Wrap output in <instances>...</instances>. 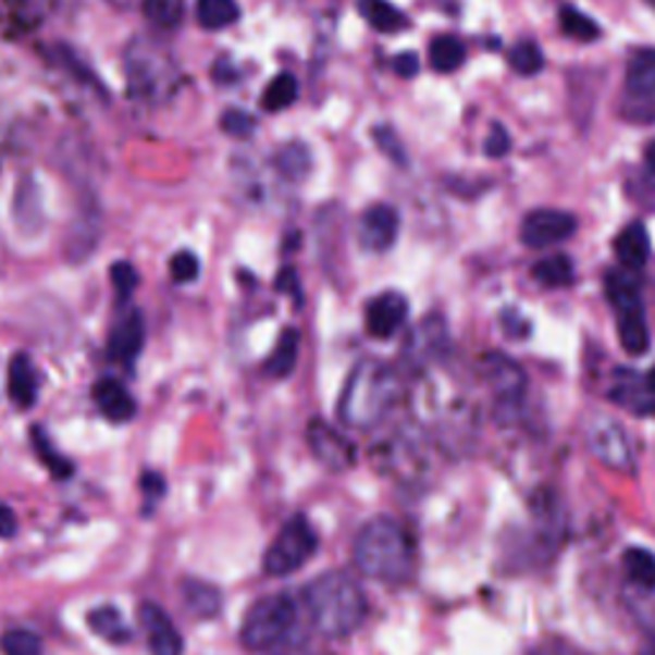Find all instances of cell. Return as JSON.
<instances>
[{"label":"cell","instance_id":"cell-37","mask_svg":"<svg viewBox=\"0 0 655 655\" xmlns=\"http://www.w3.org/2000/svg\"><path fill=\"white\" fill-rule=\"evenodd\" d=\"M509 64H512V70L518 72V75H537V72L543 70L545 57L541 52V47L533 41H520L515 44L512 52H509Z\"/></svg>","mask_w":655,"mask_h":655},{"label":"cell","instance_id":"cell-31","mask_svg":"<svg viewBox=\"0 0 655 655\" xmlns=\"http://www.w3.org/2000/svg\"><path fill=\"white\" fill-rule=\"evenodd\" d=\"M297 79L289 75V72H282V75L272 77V83L264 87V92H261V108L269 113L276 111H285L297 100Z\"/></svg>","mask_w":655,"mask_h":655},{"label":"cell","instance_id":"cell-38","mask_svg":"<svg viewBox=\"0 0 655 655\" xmlns=\"http://www.w3.org/2000/svg\"><path fill=\"white\" fill-rule=\"evenodd\" d=\"M5 655H44L41 640L28 630H11L0 640Z\"/></svg>","mask_w":655,"mask_h":655},{"label":"cell","instance_id":"cell-14","mask_svg":"<svg viewBox=\"0 0 655 655\" xmlns=\"http://www.w3.org/2000/svg\"><path fill=\"white\" fill-rule=\"evenodd\" d=\"M399 215L392 206H371L359 218V242L369 251H390L397 242Z\"/></svg>","mask_w":655,"mask_h":655},{"label":"cell","instance_id":"cell-2","mask_svg":"<svg viewBox=\"0 0 655 655\" xmlns=\"http://www.w3.org/2000/svg\"><path fill=\"white\" fill-rule=\"evenodd\" d=\"M399 399V376L395 367L380 359H363L354 367L338 399V418L348 428L380 425Z\"/></svg>","mask_w":655,"mask_h":655},{"label":"cell","instance_id":"cell-11","mask_svg":"<svg viewBox=\"0 0 655 655\" xmlns=\"http://www.w3.org/2000/svg\"><path fill=\"white\" fill-rule=\"evenodd\" d=\"M308 446L312 456L333 471H346L356 464L354 443L320 418H312L308 423Z\"/></svg>","mask_w":655,"mask_h":655},{"label":"cell","instance_id":"cell-39","mask_svg":"<svg viewBox=\"0 0 655 655\" xmlns=\"http://www.w3.org/2000/svg\"><path fill=\"white\" fill-rule=\"evenodd\" d=\"M170 274L174 282H180V285H187V282H195L200 274V261L195 257L193 251H180L174 254L170 261Z\"/></svg>","mask_w":655,"mask_h":655},{"label":"cell","instance_id":"cell-12","mask_svg":"<svg viewBox=\"0 0 655 655\" xmlns=\"http://www.w3.org/2000/svg\"><path fill=\"white\" fill-rule=\"evenodd\" d=\"M138 625L147 632V645L151 655H182L185 653V640L174 628L172 617L155 602H144L138 607Z\"/></svg>","mask_w":655,"mask_h":655},{"label":"cell","instance_id":"cell-22","mask_svg":"<svg viewBox=\"0 0 655 655\" xmlns=\"http://www.w3.org/2000/svg\"><path fill=\"white\" fill-rule=\"evenodd\" d=\"M356 11L380 34H397L410 26L405 13L397 5H392L390 0H356Z\"/></svg>","mask_w":655,"mask_h":655},{"label":"cell","instance_id":"cell-46","mask_svg":"<svg viewBox=\"0 0 655 655\" xmlns=\"http://www.w3.org/2000/svg\"><path fill=\"white\" fill-rule=\"evenodd\" d=\"M395 72H397V75L403 77V79H412V77L420 72L418 54H412V52L397 54V57H395Z\"/></svg>","mask_w":655,"mask_h":655},{"label":"cell","instance_id":"cell-40","mask_svg":"<svg viewBox=\"0 0 655 655\" xmlns=\"http://www.w3.org/2000/svg\"><path fill=\"white\" fill-rule=\"evenodd\" d=\"M221 128L223 134H228L233 138H249L257 128V123L246 111H238V108H231L221 115Z\"/></svg>","mask_w":655,"mask_h":655},{"label":"cell","instance_id":"cell-10","mask_svg":"<svg viewBox=\"0 0 655 655\" xmlns=\"http://www.w3.org/2000/svg\"><path fill=\"white\" fill-rule=\"evenodd\" d=\"M484 380L502 407H518L526 399V371L505 354H486L482 361Z\"/></svg>","mask_w":655,"mask_h":655},{"label":"cell","instance_id":"cell-34","mask_svg":"<svg viewBox=\"0 0 655 655\" xmlns=\"http://www.w3.org/2000/svg\"><path fill=\"white\" fill-rule=\"evenodd\" d=\"M558 21H560V32H564L566 36H571V39L592 41V39H600V34H602V28L596 26L594 21L586 16V13L571 9V5L560 9Z\"/></svg>","mask_w":655,"mask_h":655},{"label":"cell","instance_id":"cell-6","mask_svg":"<svg viewBox=\"0 0 655 655\" xmlns=\"http://www.w3.org/2000/svg\"><path fill=\"white\" fill-rule=\"evenodd\" d=\"M607 297L617 316L620 344L630 356H643L651 348V328H647L645 305L638 282L625 272L607 274Z\"/></svg>","mask_w":655,"mask_h":655},{"label":"cell","instance_id":"cell-45","mask_svg":"<svg viewBox=\"0 0 655 655\" xmlns=\"http://www.w3.org/2000/svg\"><path fill=\"white\" fill-rule=\"evenodd\" d=\"M141 492L147 494L149 502H157L162 494L166 492V484L164 479L157 474V471H147V474L141 477Z\"/></svg>","mask_w":655,"mask_h":655},{"label":"cell","instance_id":"cell-50","mask_svg":"<svg viewBox=\"0 0 655 655\" xmlns=\"http://www.w3.org/2000/svg\"><path fill=\"white\" fill-rule=\"evenodd\" d=\"M274 655H308V653H300V651H285V653H274Z\"/></svg>","mask_w":655,"mask_h":655},{"label":"cell","instance_id":"cell-41","mask_svg":"<svg viewBox=\"0 0 655 655\" xmlns=\"http://www.w3.org/2000/svg\"><path fill=\"white\" fill-rule=\"evenodd\" d=\"M111 282L115 287V295H119L121 300H128V297L134 295V289L138 287V274L128 261H119V264H113L111 269Z\"/></svg>","mask_w":655,"mask_h":655},{"label":"cell","instance_id":"cell-18","mask_svg":"<svg viewBox=\"0 0 655 655\" xmlns=\"http://www.w3.org/2000/svg\"><path fill=\"white\" fill-rule=\"evenodd\" d=\"M39 371L28 354H16L9 367V397L16 410H32L39 399Z\"/></svg>","mask_w":655,"mask_h":655},{"label":"cell","instance_id":"cell-36","mask_svg":"<svg viewBox=\"0 0 655 655\" xmlns=\"http://www.w3.org/2000/svg\"><path fill=\"white\" fill-rule=\"evenodd\" d=\"M310 151L302 144H287L285 149L276 155V170L285 174L287 180H302L310 172Z\"/></svg>","mask_w":655,"mask_h":655},{"label":"cell","instance_id":"cell-24","mask_svg":"<svg viewBox=\"0 0 655 655\" xmlns=\"http://www.w3.org/2000/svg\"><path fill=\"white\" fill-rule=\"evenodd\" d=\"M87 625L96 632L98 638L108 640L113 645H123L131 640V630L123 615L115 607H98L92 613H87Z\"/></svg>","mask_w":655,"mask_h":655},{"label":"cell","instance_id":"cell-48","mask_svg":"<svg viewBox=\"0 0 655 655\" xmlns=\"http://www.w3.org/2000/svg\"><path fill=\"white\" fill-rule=\"evenodd\" d=\"M645 164H647V172H651L653 177H655V141L645 151Z\"/></svg>","mask_w":655,"mask_h":655},{"label":"cell","instance_id":"cell-49","mask_svg":"<svg viewBox=\"0 0 655 655\" xmlns=\"http://www.w3.org/2000/svg\"><path fill=\"white\" fill-rule=\"evenodd\" d=\"M638 655H655V632L651 638H645V643L640 645V653Z\"/></svg>","mask_w":655,"mask_h":655},{"label":"cell","instance_id":"cell-8","mask_svg":"<svg viewBox=\"0 0 655 655\" xmlns=\"http://www.w3.org/2000/svg\"><path fill=\"white\" fill-rule=\"evenodd\" d=\"M586 446L592 456L607 469L620 471V474H632L635 471V454L632 443L625 433V428L617 420L596 418L586 425Z\"/></svg>","mask_w":655,"mask_h":655},{"label":"cell","instance_id":"cell-44","mask_svg":"<svg viewBox=\"0 0 655 655\" xmlns=\"http://www.w3.org/2000/svg\"><path fill=\"white\" fill-rule=\"evenodd\" d=\"M528 655H581V653L577 651V647H571L569 643H564V640L545 638Z\"/></svg>","mask_w":655,"mask_h":655},{"label":"cell","instance_id":"cell-1","mask_svg":"<svg viewBox=\"0 0 655 655\" xmlns=\"http://www.w3.org/2000/svg\"><path fill=\"white\" fill-rule=\"evenodd\" d=\"M305 607L325 638H348L367 620V594L351 573L325 571L305 586Z\"/></svg>","mask_w":655,"mask_h":655},{"label":"cell","instance_id":"cell-28","mask_svg":"<svg viewBox=\"0 0 655 655\" xmlns=\"http://www.w3.org/2000/svg\"><path fill=\"white\" fill-rule=\"evenodd\" d=\"M198 21L202 28L208 32H221V28H228L242 16V9H238L236 0H198Z\"/></svg>","mask_w":655,"mask_h":655},{"label":"cell","instance_id":"cell-51","mask_svg":"<svg viewBox=\"0 0 655 655\" xmlns=\"http://www.w3.org/2000/svg\"><path fill=\"white\" fill-rule=\"evenodd\" d=\"M647 3H651V5H655V0H647Z\"/></svg>","mask_w":655,"mask_h":655},{"label":"cell","instance_id":"cell-27","mask_svg":"<svg viewBox=\"0 0 655 655\" xmlns=\"http://www.w3.org/2000/svg\"><path fill=\"white\" fill-rule=\"evenodd\" d=\"M625 83L632 96H655V49L632 57Z\"/></svg>","mask_w":655,"mask_h":655},{"label":"cell","instance_id":"cell-3","mask_svg":"<svg viewBox=\"0 0 655 655\" xmlns=\"http://www.w3.org/2000/svg\"><path fill=\"white\" fill-rule=\"evenodd\" d=\"M354 564L367 579L382 584H405L415 569L412 537L397 520H369L356 535Z\"/></svg>","mask_w":655,"mask_h":655},{"label":"cell","instance_id":"cell-7","mask_svg":"<svg viewBox=\"0 0 655 655\" xmlns=\"http://www.w3.org/2000/svg\"><path fill=\"white\" fill-rule=\"evenodd\" d=\"M318 551L316 530L302 515L287 520L264 553V571L269 577H289L302 569Z\"/></svg>","mask_w":655,"mask_h":655},{"label":"cell","instance_id":"cell-17","mask_svg":"<svg viewBox=\"0 0 655 655\" xmlns=\"http://www.w3.org/2000/svg\"><path fill=\"white\" fill-rule=\"evenodd\" d=\"M144 336H147V325L138 310H128L119 323L113 325L111 338H108V359L119 363H131L141 354Z\"/></svg>","mask_w":655,"mask_h":655},{"label":"cell","instance_id":"cell-47","mask_svg":"<svg viewBox=\"0 0 655 655\" xmlns=\"http://www.w3.org/2000/svg\"><path fill=\"white\" fill-rule=\"evenodd\" d=\"M18 533V520L16 512L9 505L0 502V537H13Z\"/></svg>","mask_w":655,"mask_h":655},{"label":"cell","instance_id":"cell-9","mask_svg":"<svg viewBox=\"0 0 655 655\" xmlns=\"http://www.w3.org/2000/svg\"><path fill=\"white\" fill-rule=\"evenodd\" d=\"M577 218L566 213V210H533V213L522 221L520 238L528 249H548V246H556L566 242V238H571L573 233H577Z\"/></svg>","mask_w":655,"mask_h":655},{"label":"cell","instance_id":"cell-16","mask_svg":"<svg viewBox=\"0 0 655 655\" xmlns=\"http://www.w3.org/2000/svg\"><path fill=\"white\" fill-rule=\"evenodd\" d=\"M615 405L628 407L638 415L655 412V382L638 371H617V380L609 390Z\"/></svg>","mask_w":655,"mask_h":655},{"label":"cell","instance_id":"cell-15","mask_svg":"<svg viewBox=\"0 0 655 655\" xmlns=\"http://www.w3.org/2000/svg\"><path fill=\"white\" fill-rule=\"evenodd\" d=\"M410 305L399 293H384L369 302L367 308V331L374 338L387 341L403 328Z\"/></svg>","mask_w":655,"mask_h":655},{"label":"cell","instance_id":"cell-19","mask_svg":"<svg viewBox=\"0 0 655 655\" xmlns=\"http://www.w3.org/2000/svg\"><path fill=\"white\" fill-rule=\"evenodd\" d=\"M92 399H96V407L111 423H128L136 415V399L131 397V392L121 382L108 380V376L96 382Z\"/></svg>","mask_w":655,"mask_h":655},{"label":"cell","instance_id":"cell-5","mask_svg":"<svg viewBox=\"0 0 655 655\" xmlns=\"http://www.w3.org/2000/svg\"><path fill=\"white\" fill-rule=\"evenodd\" d=\"M297 622V604L289 594H269L251 604L244 617L242 643L254 653L274 651L289 638Z\"/></svg>","mask_w":655,"mask_h":655},{"label":"cell","instance_id":"cell-4","mask_svg":"<svg viewBox=\"0 0 655 655\" xmlns=\"http://www.w3.org/2000/svg\"><path fill=\"white\" fill-rule=\"evenodd\" d=\"M123 70L131 98L141 106H162L180 83L177 64L170 49L151 36H136L123 52Z\"/></svg>","mask_w":655,"mask_h":655},{"label":"cell","instance_id":"cell-29","mask_svg":"<svg viewBox=\"0 0 655 655\" xmlns=\"http://www.w3.org/2000/svg\"><path fill=\"white\" fill-rule=\"evenodd\" d=\"M428 60H431V67L435 72L448 75V72H456L461 67L466 60V49L454 36H435L431 41V49H428Z\"/></svg>","mask_w":655,"mask_h":655},{"label":"cell","instance_id":"cell-23","mask_svg":"<svg viewBox=\"0 0 655 655\" xmlns=\"http://www.w3.org/2000/svg\"><path fill=\"white\" fill-rule=\"evenodd\" d=\"M297 356H300V333L287 328L282 333L280 341H276L274 351L269 354V359L264 363V371L272 380H285L297 367Z\"/></svg>","mask_w":655,"mask_h":655},{"label":"cell","instance_id":"cell-35","mask_svg":"<svg viewBox=\"0 0 655 655\" xmlns=\"http://www.w3.org/2000/svg\"><path fill=\"white\" fill-rule=\"evenodd\" d=\"M141 9L155 26L174 28L185 13V0H141Z\"/></svg>","mask_w":655,"mask_h":655},{"label":"cell","instance_id":"cell-33","mask_svg":"<svg viewBox=\"0 0 655 655\" xmlns=\"http://www.w3.org/2000/svg\"><path fill=\"white\" fill-rule=\"evenodd\" d=\"M32 438H34L36 454H39L41 464L49 469V474H52L54 479H70L72 471H75V466H72L67 456H62L60 450L52 446V441L47 438V433H44L41 428H34Z\"/></svg>","mask_w":655,"mask_h":655},{"label":"cell","instance_id":"cell-26","mask_svg":"<svg viewBox=\"0 0 655 655\" xmlns=\"http://www.w3.org/2000/svg\"><path fill=\"white\" fill-rule=\"evenodd\" d=\"M573 274H577V269H573V261L566 257V254H553V257H545L533 267V276L537 285L551 289L569 287L573 282Z\"/></svg>","mask_w":655,"mask_h":655},{"label":"cell","instance_id":"cell-13","mask_svg":"<svg viewBox=\"0 0 655 655\" xmlns=\"http://www.w3.org/2000/svg\"><path fill=\"white\" fill-rule=\"evenodd\" d=\"M103 233V215L96 202H79L75 218H72L67 242H64V254L70 261H85L90 259V254L96 251Z\"/></svg>","mask_w":655,"mask_h":655},{"label":"cell","instance_id":"cell-25","mask_svg":"<svg viewBox=\"0 0 655 655\" xmlns=\"http://www.w3.org/2000/svg\"><path fill=\"white\" fill-rule=\"evenodd\" d=\"M13 215H16L18 228L24 231H36L41 225V198L32 177H24V182H18L16 200H13Z\"/></svg>","mask_w":655,"mask_h":655},{"label":"cell","instance_id":"cell-32","mask_svg":"<svg viewBox=\"0 0 655 655\" xmlns=\"http://www.w3.org/2000/svg\"><path fill=\"white\" fill-rule=\"evenodd\" d=\"M9 3L21 21L39 24V21L47 16H57V13L70 11L77 0H9Z\"/></svg>","mask_w":655,"mask_h":655},{"label":"cell","instance_id":"cell-30","mask_svg":"<svg viewBox=\"0 0 655 655\" xmlns=\"http://www.w3.org/2000/svg\"><path fill=\"white\" fill-rule=\"evenodd\" d=\"M625 573L632 584L645 589V592H655V556L645 548H628L622 556Z\"/></svg>","mask_w":655,"mask_h":655},{"label":"cell","instance_id":"cell-20","mask_svg":"<svg viewBox=\"0 0 655 655\" xmlns=\"http://www.w3.org/2000/svg\"><path fill=\"white\" fill-rule=\"evenodd\" d=\"M615 254L620 259V264L625 269H643L651 259V236H647V228L640 221L630 223L620 236L615 238Z\"/></svg>","mask_w":655,"mask_h":655},{"label":"cell","instance_id":"cell-21","mask_svg":"<svg viewBox=\"0 0 655 655\" xmlns=\"http://www.w3.org/2000/svg\"><path fill=\"white\" fill-rule=\"evenodd\" d=\"M182 600H185V607L200 620H213L223 609L221 589L200 579L182 581Z\"/></svg>","mask_w":655,"mask_h":655},{"label":"cell","instance_id":"cell-42","mask_svg":"<svg viewBox=\"0 0 655 655\" xmlns=\"http://www.w3.org/2000/svg\"><path fill=\"white\" fill-rule=\"evenodd\" d=\"M374 138H376V147H380L384 155L392 159V162L405 166L407 159H405L403 147H399V138L395 131H392L390 126H380V128H374Z\"/></svg>","mask_w":655,"mask_h":655},{"label":"cell","instance_id":"cell-43","mask_svg":"<svg viewBox=\"0 0 655 655\" xmlns=\"http://www.w3.org/2000/svg\"><path fill=\"white\" fill-rule=\"evenodd\" d=\"M509 149H512V138H509L507 128L502 126V123H494V126L490 128V136H486V141H484L486 157L502 159L509 155Z\"/></svg>","mask_w":655,"mask_h":655}]
</instances>
